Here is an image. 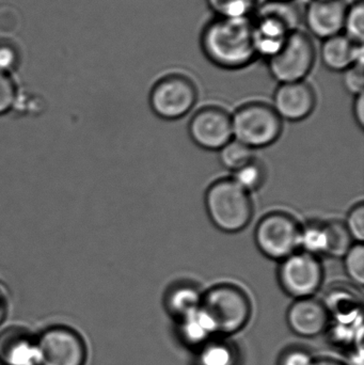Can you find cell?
I'll return each instance as SVG.
<instances>
[{
  "label": "cell",
  "mask_w": 364,
  "mask_h": 365,
  "mask_svg": "<svg viewBox=\"0 0 364 365\" xmlns=\"http://www.w3.org/2000/svg\"><path fill=\"white\" fill-rule=\"evenodd\" d=\"M311 355L303 349H292L286 351L280 360V365H312Z\"/></svg>",
  "instance_id": "cell-31"
},
{
  "label": "cell",
  "mask_w": 364,
  "mask_h": 365,
  "mask_svg": "<svg viewBox=\"0 0 364 365\" xmlns=\"http://www.w3.org/2000/svg\"><path fill=\"white\" fill-rule=\"evenodd\" d=\"M215 332V325L201 307L182 319V334L189 344H202Z\"/></svg>",
  "instance_id": "cell-18"
},
{
  "label": "cell",
  "mask_w": 364,
  "mask_h": 365,
  "mask_svg": "<svg viewBox=\"0 0 364 365\" xmlns=\"http://www.w3.org/2000/svg\"><path fill=\"white\" fill-rule=\"evenodd\" d=\"M316 105V91L307 81L280 83L274 93L273 108L280 119L298 122L307 119Z\"/></svg>",
  "instance_id": "cell-13"
},
{
  "label": "cell",
  "mask_w": 364,
  "mask_h": 365,
  "mask_svg": "<svg viewBox=\"0 0 364 365\" xmlns=\"http://www.w3.org/2000/svg\"><path fill=\"white\" fill-rule=\"evenodd\" d=\"M312 365H343L340 364V362L335 361V360L331 359H323L318 360V361H314Z\"/></svg>",
  "instance_id": "cell-34"
},
{
  "label": "cell",
  "mask_w": 364,
  "mask_h": 365,
  "mask_svg": "<svg viewBox=\"0 0 364 365\" xmlns=\"http://www.w3.org/2000/svg\"><path fill=\"white\" fill-rule=\"evenodd\" d=\"M219 162L228 170H239L254 158V150L239 141L232 139L219 150Z\"/></svg>",
  "instance_id": "cell-23"
},
{
  "label": "cell",
  "mask_w": 364,
  "mask_h": 365,
  "mask_svg": "<svg viewBox=\"0 0 364 365\" xmlns=\"http://www.w3.org/2000/svg\"><path fill=\"white\" fill-rule=\"evenodd\" d=\"M329 312L323 302L314 298H301L291 306L288 323L298 336L312 338L322 334L329 323Z\"/></svg>",
  "instance_id": "cell-14"
},
{
  "label": "cell",
  "mask_w": 364,
  "mask_h": 365,
  "mask_svg": "<svg viewBox=\"0 0 364 365\" xmlns=\"http://www.w3.org/2000/svg\"><path fill=\"white\" fill-rule=\"evenodd\" d=\"M348 233L352 236L353 240L359 244H363L364 240V204L359 202L353 206L348 212L346 221L344 222Z\"/></svg>",
  "instance_id": "cell-29"
},
{
  "label": "cell",
  "mask_w": 364,
  "mask_h": 365,
  "mask_svg": "<svg viewBox=\"0 0 364 365\" xmlns=\"http://www.w3.org/2000/svg\"><path fill=\"white\" fill-rule=\"evenodd\" d=\"M276 1H294V0H276Z\"/></svg>",
  "instance_id": "cell-35"
},
{
  "label": "cell",
  "mask_w": 364,
  "mask_h": 365,
  "mask_svg": "<svg viewBox=\"0 0 364 365\" xmlns=\"http://www.w3.org/2000/svg\"><path fill=\"white\" fill-rule=\"evenodd\" d=\"M36 341L38 365H85L87 361L85 340L72 328L51 326Z\"/></svg>",
  "instance_id": "cell-10"
},
{
  "label": "cell",
  "mask_w": 364,
  "mask_h": 365,
  "mask_svg": "<svg viewBox=\"0 0 364 365\" xmlns=\"http://www.w3.org/2000/svg\"><path fill=\"white\" fill-rule=\"evenodd\" d=\"M21 62V49L13 41L8 38L0 40V72L13 73L19 70Z\"/></svg>",
  "instance_id": "cell-28"
},
{
  "label": "cell",
  "mask_w": 364,
  "mask_h": 365,
  "mask_svg": "<svg viewBox=\"0 0 364 365\" xmlns=\"http://www.w3.org/2000/svg\"><path fill=\"white\" fill-rule=\"evenodd\" d=\"M19 92L13 75L0 72V115H6L16 106Z\"/></svg>",
  "instance_id": "cell-27"
},
{
  "label": "cell",
  "mask_w": 364,
  "mask_h": 365,
  "mask_svg": "<svg viewBox=\"0 0 364 365\" xmlns=\"http://www.w3.org/2000/svg\"><path fill=\"white\" fill-rule=\"evenodd\" d=\"M202 297L203 294L194 283L182 281L169 289L165 304L171 314L183 319L200 309Z\"/></svg>",
  "instance_id": "cell-17"
},
{
  "label": "cell",
  "mask_w": 364,
  "mask_h": 365,
  "mask_svg": "<svg viewBox=\"0 0 364 365\" xmlns=\"http://www.w3.org/2000/svg\"><path fill=\"white\" fill-rule=\"evenodd\" d=\"M232 120L233 139L250 149H262L281 136L282 120L271 105L251 102L239 107Z\"/></svg>",
  "instance_id": "cell-4"
},
{
  "label": "cell",
  "mask_w": 364,
  "mask_h": 365,
  "mask_svg": "<svg viewBox=\"0 0 364 365\" xmlns=\"http://www.w3.org/2000/svg\"><path fill=\"white\" fill-rule=\"evenodd\" d=\"M320 57L327 70L343 73L355 64L364 63L363 44L353 42L345 34H337L323 41Z\"/></svg>",
  "instance_id": "cell-15"
},
{
  "label": "cell",
  "mask_w": 364,
  "mask_h": 365,
  "mask_svg": "<svg viewBox=\"0 0 364 365\" xmlns=\"http://www.w3.org/2000/svg\"><path fill=\"white\" fill-rule=\"evenodd\" d=\"M201 308L215 325L216 331L234 334L245 327L251 304L245 292L232 284H219L203 294Z\"/></svg>",
  "instance_id": "cell-5"
},
{
  "label": "cell",
  "mask_w": 364,
  "mask_h": 365,
  "mask_svg": "<svg viewBox=\"0 0 364 365\" xmlns=\"http://www.w3.org/2000/svg\"><path fill=\"white\" fill-rule=\"evenodd\" d=\"M0 364L38 365L36 339L26 330L11 327L0 334Z\"/></svg>",
  "instance_id": "cell-16"
},
{
  "label": "cell",
  "mask_w": 364,
  "mask_h": 365,
  "mask_svg": "<svg viewBox=\"0 0 364 365\" xmlns=\"http://www.w3.org/2000/svg\"><path fill=\"white\" fill-rule=\"evenodd\" d=\"M233 181L246 192L258 191L266 181V169L260 160H254L233 173Z\"/></svg>",
  "instance_id": "cell-22"
},
{
  "label": "cell",
  "mask_w": 364,
  "mask_h": 365,
  "mask_svg": "<svg viewBox=\"0 0 364 365\" xmlns=\"http://www.w3.org/2000/svg\"><path fill=\"white\" fill-rule=\"evenodd\" d=\"M363 64L358 63L350 66L343 72V85L353 96L363 93Z\"/></svg>",
  "instance_id": "cell-30"
},
{
  "label": "cell",
  "mask_w": 364,
  "mask_h": 365,
  "mask_svg": "<svg viewBox=\"0 0 364 365\" xmlns=\"http://www.w3.org/2000/svg\"><path fill=\"white\" fill-rule=\"evenodd\" d=\"M301 12L294 1L266 0L259 4L251 17L252 34L258 57L269 59L275 55L299 29Z\"/></svg>",
  "instance_id": "cell-2"
},
{
  "label": "cell",
  "mask_w": 364,
  "mask_h": 365,
  "mask_svg": "<svg viewBox=\"0 0 364 365\" xmlns=\"http://www.w3.org/2000/svg\"><path fill=\"white\" fill-rule=\"evenodd\" d=\"M344 269L348 278L358 287L364 284V247L363 244L353 245L343 257Z\"/></svg>",
  "instance_id": "cell-25"
},
{
  "label": "cell",
  "mask_w": 364,
  "mask_h": 365,
  "mask_svg": "<svg viewBox=\"0 0 364 365\" xmlns=\"http://www.w3.org/2000/svg\"><path fill=\"white\" fill-rule=\"evenodd\" d=\"M200 46L205 58L224 70H241L259 58L251 19L214 17L201 31Z\"/></svg>",
  "instance_id": "cell-1"
},
{
  "label": "cell",
  "mask_w": 364,
  "mask_h": 365,
  "mask_svg": "<svg viewBox=\"0 0 364 365\" xmlns=\"http://www.w3.org/2000/svg\"><path fill=\"white\" fill-rule=\"evenodd\" d=\"M188 132L201 149L219 151L233 139L232 120L222 107H203L192 115Z\"/></svg>",
  "instance_id": "cell-11"
},
{
  "label": "cell",
  "mask_w": 364,
  "mask_h": 365,
  "mask_svg": "<svg viewBox=\"0 0 364 365\" xmlns=\"http://www.w3.org/2000/svg\"><path fill=\"white\" fill-rule=\"evenodd\" d=\"M353 113L355 120L359 128H363L364 125V98L363 93L355 96L354 105H353Z\"/></svg>",
  "instance_id": "cell-32"
},
{
  "label": "cell",
  "mask_w": 364,
  "mask_h": 365,
  "mask_svg": "<svg viewBox=\"0 0 364 365\" xmlns=\"http://www.w3.org/2000/svg\"><path fill=\"white\" fill-rule=\"evenodd\" d=\"M198 100V89L186 75L172 73L158 79L151 91L149 102L152 111L160 119L175 121L192 111Z\"/></svg>",
  "instance_id": "cell-7"
},
{
  "label": "cell",
  "mask_w": 364,
  "mask_h": 365,
  "mask_svg": "<svg viewBox=\"0 0 364 365\" xmlns=\"http://www.w3.org/2000/svg\"><path fill=\"white\" fill-rule=\"evenodd\" d=\"M324 267L320 257L297 250L280 261L278 280L288 295L301 299L312 297L320 289Z\"/></svg>",
  "instance_id": "cell-9"
},
{
  "label": "cell",
  "mask_w": 364,
  "mask_h": 365,
  "mask_svg": "<svg viewBox=\"0 0 364 365\" xmlns=\"http://www.w3.org/2000/svg\"><path fill=\"white\" fill-rule=\"evenodd\" d=\"M327 257H343L350 247L354 245L352 236L348 233L345 225L342 221H326Z\"/></svg>",
  "instance_id": "cell-21"
},
{
  "label": "cell",
  "mask_w": 364,
  "mask_h": 365,
  "mask_svg": "<svg viewBox=\"0 0 364 365\" xmlns=\"http://www.w3.org/2000/svg\"><path fill=\"white\" fill-rule=\"evenodd\" d=\"M326 221L310 220L301 225L299 250L320 257L326 255Z\"/></svg>",
  "instance_id": "cell-19"
},
{
  "label": "cell",
  "mask_w": 364,
  "mask_h": 365,
  "mask_svg": "<svg viewBox=\"0 0 364 365\" xmlns=\"http://www.w3.org/2000/svg\"><path fill=\"white\" fill-rule=\"evenodd\" d=\"M343 34L357 44H363L364 1L355 0L348 4L344 19Z\"/></svg>",
  "instance_id": "cell-24"
},
{
  "label": "cell",
  "mask_w": 364,
  "mask_h": 365,
  "mask_svg": "<svg viewBox=\"0 0 364 365\" xmlns=\"http://www.w3.org/2000/svg\"><path fill=\"white\" fill-rule=\"evenodd\" d=\"M9 311V297L4 285L0 283V326L6 319Z\"/></svg>",
  "instance_id": "cell-33"
},
{
  "label": "cell",
  "mask_w": 364,
  "mask_h": 365,
  "mask_svg": "<svg viewBox=\"0 0 364 365\" xmlns=\"http://www.w3.org/2000/svg\"><path fill=\"white\" fill-rule=\"evenodd\" d=\"M205 208L209 220L224 233H239L249 225L254 216V203L232 179L214 182L205 192Z\"/></svg>",
  "instance_id": "cell-3"
},
{
  "label": "cell",
  "mask_w": 364,
  "mask_h": 365,
  "mask_svg": "<svg viewBox=\"0 0 364 365\" xmlns=\"http://www.w3.org/2000/svg\"><path fill=\"white\" fill-rule=\"evenodd\" d=\"M234 353L224 343H211L201 351L199 365H234Z\"/></svg>",
  "instance_id": "cell-26"
},
{
  "label": "cell",
  "mask_w": 364,
  "mask_h": 365,
  "mask_svg": "<svg viewBox=\"0 0 364 365\" xmlns=\"http://www.w3.org/2000/svg\"><path fill=\"white\" fill-rule=\"evenodd\" d=\"M316 48L307 32L296 30L284 46L267 59L269 73L280 83L306 81L316 61Z\"/></svg>",
  "instance_id": "cell-6"
},
{
  "label": "cell",
  "mask_w": 364,
  "mask_h": 365,
  "mask_svg": "<svg viewBox=\"0 0 364 365\" xmlns=\"http://www.w3.org/2000/svg\"><path fill=\"white\" fill-rule=\"evenodd\" d=\"M209 10L219 19H251L259 0H205Z\"/></svg>",
  "instance_id": "cell-20"
},
{
  "label": "cell",
  "mask_w": 364,
  "mask_h": 365,
  "mask_svg": "<svg viewBox=\"0 0 364 365\" xmlns=\"http://www.w3.org/2000/svg\"><path fill=\"white\" fill-rule=\"evenodd\" d=\"M348 6L345 0H309L301 13L308 34L324 41L343 34Z\"/></svg>",
  "instance_id": "cell-12"
},
{
  "label": "cell",
  "mask_w": 364,
  "mask_h": 365,
  "mask_svg": "<svg viewBox=\"0 0 364 365\" xmlns=\"http://www.w3.org/2000/svg\"><path fill=\"white\" fill-rule=\"evenodd\" d=\"M301 225L286 212H271L260 219L254 242L260 252L274 261H282L299 250Z\"/></svg>",
  "instance_id": "cell-8"
}]
</instances>
